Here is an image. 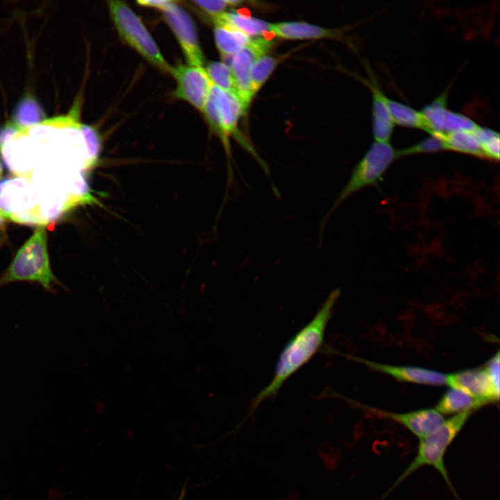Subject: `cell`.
Instances as JSON below:
<instances>
[{"mask_svg": "<svg viewBox=\"0 0 500 500\" xmlns=\"http://www.w3.org/2000/svg\"><path fill=\"white\" fill-rule=\"evenodd\" d=\"M340 290H333L312 319L301 328L283 347L277 360L273 378L253 399L249 413L265 399L274 397L286 381L305 365L322 348L327 325Z\"/></svg>", "mask_w": 500, "mask_h": 500, "instance_id": "obj_1", "label": "cell"}, {"mask_svg": "<svg viewBox=\"0 0 500 500\" xmlns=\"http://www.w3.org/2000/svg\"><path fill=\"white\" fill-rule=\"evenodd\" d=\"M472 411L456 414L443 422L432 433L420 439L417 454L412 461L383 495L388 496L403 480L423 466L434 467L442 476L457 500H460L453 488L444 465V455L450 444L465 426Z\"/></svg>", "mask_w": 500, "mask_h": 500, "instance_id": "obj_2", "label": "cell"}, {"mask_svg": "<svg viewBox=\"0 0 500 500\" xmlns=\"http://www.w3.org/2000/svg\"><path fill=\"white\" fill-rule=\"evenodd\" d=\"M47 241L44 226H39L0 276V286L15 281L37 282L46 290L54 293L55 285L60 284L50 267Z\"/></svg>", "mask_w": 500, "mask_h": 500, "instance_id": "obj_3", "label": "cell"}, {"mask_svg": "<svg viewBox=\"0 0 500 500\" xmlns=\"http://www.w3.org/2000/svg\"><path fill=\"white\" fill-rule=\"evenodd\" d=\"M108 7L119 37L152 65L171 74L172 66L139 16L122 1H109Z\"/></svg>", "mask_w": 500, "mask_h": 500, "instance_id": "obj_4", "label": "cell"}, {"mask_svg": "<svg viewBox=\"0 0 500 500\" xmlns=\"http://www.w3.org/2000/svg\"><path fill=\"white\" fill-rule=\"evenodd\" d=\"M397 157V151L389 142H374L355 166L347 184L335 199L330 211L322 219L319 227L320 234L323 232L328 217L335 210L358 190L365 186L377 183Z\"/></svg>", "mask_w": 500, "mask_h": 500, "instance_id": "obj_5", "label": "cell"}, {"mask_svg": "<svg viewBox=\"0 0 500 500\" xmlns=\"http://www.w3.org/2000/svg\"><path fill=\"white\" fill-rule=\"evenodd\" d=\"M244 110L239 98L212 83L202 112L210 128L221 138L226 148L228 138L236 134L240 116Z\"/></svg>", "mask_w": 500, "mask_h": 500, "instance_id": "obj_6", "label": "cell"}, {"mask_svg": "<svg viewBox=\"0 0 500 500\" xmlns=\"http://www.w3.org/2000/svg\"><path fill=\"white\" fill-rule=\"evenodd\" d=\"M161 12L182 49L187 64L203 67L204 56L190 15L175 1H170Z\"/></svg>", "mask_w": 500, "mask_h": 500, "instance_id": "obj_7", "label": "cell"}, {"mask_svg": "<svg viewBox=\"0 0 500 500\" xmlns=\"http://www.w3.org/2000/svg\"><path fill=\"white\" fill-rule=\"evenodd\" d=\"M176 81L174 95L203 111L212 85L203 67L178 64L172 67Z\"/></svg>", "mask_w": 500, "mask_h": 500, "instance_id": "obj_8", "label": "cell"}, {"mask_svg": "<svg viewBox=\"0 0 500 500\" xmlns=\"http://www.w3.org/2000/svg\"><path fill=\"white\" fill-rule=\"evenodd\" d=\"M272 45L273 42L266 38L251 39L248 44L231 57L229 67L235 81L236 95L244 110L253 97L250 85L251 68L253 62L265 55Z\"/></svg>", "mask_w": 500, "mask_h": 500, "instance_id": "obj_9", "label": "cell"}, {"mask_svg": "<svg viewBox=\"0 0 500 500\" xmlns=\"http://www.w3.org/2000/svg\"><path fill=\"white\" fill-rule=\"evenodd\" d=\"M447 385L481 401L485 406L499 399V387L494 383L483 367L447 374Z\"/></svg>", "mask_w": 500, "mask_h": 500, "instance_id": "obj_10", "label": "cell"}, {"mask_svg": "<svg viewBox=\"0 0 500 500\" xmlns=\"http://www.w3.org/2000/svg\"><path fill=\"white\" fill-rule=\"evenodd\" d=\"M37 194L26 178L0 181V212L6 218L30 211L36 213Z\"/></svg>", "mask_w": 500, "mask_h": 500, "instance_id": "obj_11", "label": "cell"}, {"mask_svg": "<svg viewBox=\"0 0 500 500\" xmlns=\"http://www.w3.org/2000/svg\"><path fill=\"white\" fill-rule=\"evenodd\" d=\"M349 358L401 382L433 386L447 385V375L434 369L415 366L392 365L353 356Z\"/></svg>", "mask_w": 500, "mask_h": 500, "instance_id": "obj_12", "label": "cell"}, {"mask_svg": "<svg viewBox=\"0 0 500 500\" xmlns=\"http://www.w3.org/2000/svg\"><path fill=\"white\" fill-rule=\"evenodd\" d=\"M369 410L379 417L401 424L419 440L432 433L444 421L442 415L435 408L406 412H391L372 408Z\"/></svg>", "mask_w": 500, "mask_h": 500, "instance_id": "obj_13", "label": "cell"}, {"mask_svg": "<svg viewBox=\"0 0 500 500\" xmlns=\"http://www.w3.org/2000/svg\"><path fill=\"white\" fill-rule=\"evenodd\" d=\"M269 32L278 38L288 40L335 38L338 35L334 30L301 22L270 24Z\"/></svg>", "mask_w": 500, "mask_h": 500, "instance_id": "obj_14", "label": "cell"}, {"mask_svg": "<svg viewBox=\"0 0 500 500\" xmlns=\"http://www.w3.org/2000/svg\"><path fill=\"white\" fill-rule=\"evenodd\" d=\"M372 132L376 142H389L394 130V122L385 101V95L372 84Z\"/></svg>", "mask_w": 500, "mask_h": 500, "instance_id": "obj_15", "label": "cell"}, {"mask_svg": "<svg viewBox=\"0 0 500 500\" xmlns=\"http://www.w3.org/2000/svg\"><path fill=\"white\" fill-rule=\"evenodd\" d=\"M485 406L481 401L456 388H450L438 401L435 409L442 415L474 411Z\"/></svg>", "mask_w": 500, "mask_h": 500, "instance_id": "obj_16", "label": "cell"}, {"mask_svg": "<svg viewBox=\"0 0 500 500\" xmlns=\"http://www.w3.org/2000/svg\"><path fill=\"white\" fill-rule=\"evenodd\" d=\"M214 38L224 58L232 57L251 40V37L229 26L215 23Z\"/></svg>", "mask_w": 500, "mask_h": 500, "instance_id": "obj_17", "label": "cell"}, {"mask_svg": "<svg viewBox=\"0 0 500 500\" xmlns=\"http://www.w3.org/2000/svg\"><path fill=\"white\" fill-rule=\"evenodd\" d=\"M213 22L229 26L249 37L269 32L270 24L235 11L225 12Z\"/></svg>", "mask_w": 500, "mask_h": 500, "instance_id": "obj_18", "label": "cell"}, {"mask_svg": "<svg viewBox=\"0 0 500 500\" xmlns=\"http://www.w3.org/2000/svg\"><path fill=\"white\" fill-rule=\"evenodd\" d=\"M45 117L38 101L31 96H26L14 110L12 123L19 129H26L42 123Z\"/></svg>", "mask_w": 500, "mask_h": 500, "instance_id": "obj_19", "label": "cell"}, {"mask_svg": "<svg viewBox=\"0 0 500 500\" xmlns=\"http://www.w3.org/2000/svg\"><path fill=\"white\" fill-rule=\"evenodd\" d=\"M436 134L442 138L445 150L484 158L481 146L472 132L455 131Z\"/></svg>", "mask_w": 500, "mask_h": 500, "instance_id": "obj_20", "label": "cell"}, {"mask_svg": "<svg viewBox=\"0 0 500 500\" xmlns=\"http://www.w3.org/2000/svg\"><path fill=\"white\" fill-rule=\"evenodd\" d=\"M385 101L394 124L409 128H420L427 131L426 125L422 113L409 106L390 99Z\"/></svg>", "mask_w": 500, "mask_h": 500, "instance_id": "obj_21", "label": "cell"}, {"mask_svg": "<svg viewBox=\"0 0 500 500\" xmlns=\"http://www.w3.org/2000/svg\"><path fill=\"white\" fill-rule=\"evenodd\" d=\"M277 64L276 58L266 54L253 62L250 70V85L253 96L265 83Z\"/></svg>", "mask_w": 500, "mask_h": 500, "instance_id": "obj_22", "label": "cell"}, {"mask_svg": "<svg viewBox=\"0 0 500 500\" xmlns=\"http://www.w3.org/2000/svg\"><path fill=\"white\" fill-rule=\"evenodd\" d=\"M204 68L214 85L224 91L236 95L233 76L230 67L227 64L224 62L212 61L209 62Z\"/></svg>", "mask_w": 500, "mask_h": 500, "instance_id": "obj_23", "label": "cell"}, {"mask_svg": "<svg viewBox=\"0 0 500 500\" xmlns=\"http://www.w3.org/2000/svg\"><path fill=\"white\" fill-rule=\"evenodd\" d=\"M478 126L469 117L447 108L443 115L440 133L455 131L473 132Z\"/></svg>", "mask_w": 500, "mask_h": 500, "instance_id": "obj_24", "label": "cell"}, {"mask_svg": "<svg viewBox=\"0 0 500 500\" xmlns=\"http://www.w3.org/2000/svg\"><path fill=\"white\" fill-rule=\"evenodd\" d=\"M81 130L85 144L90 168L98 161L101 152V139L97 131L90 125L81 124Z\"/></svg>", "mask_w": 500, "mask_h": 500, "instance_id": "obj_25", "label": "cell"}, {"mask_svg": "<svg viewBox=\"0 0 500 500\" xmlns=\"http://www.w3.org/2000/svg\"><path fill=\"white\" fill-rule=\"evenodd\" d=\"M444 149L442 138L436 133L431 134L418 143L401 151H397V156H408L417 153H433Z\"/></svg>", "mask_w": 500, "mask_h": 500, "instance_id": "obj_26", "label": "cell"}, {"mask_svg": "<svg viewBox=\"0 0 500 500\" xmlns=\"http://www.w3.org/2000/svg\"><path fill=\"white\" fill-rule=\"evenodd\" d=\"M195 6L206 12L213 20L220 17L228 6L227 0L192 1Z\"/></svg>", "mask_w": 500, "mask_h": 500, "instance_id": "obj_27", "label": "cell"}, {"mask_svg": "<svg viewBox=\"0 0 500 500\" xmlns=\"http://www.w3.org/2000/svg\"><path fill=\"white\" fill-rule=\"evenodd\" d=\"M499 352L497 351L484 365V369L494 383L499 387Z\"/></svg>", "mask_w": 500, "mask_h": 500, "instance_id": "obj_28", "label": "cell"}, {"mask_svg": "<svg viewBox=\"0 0 500 500\" xmlns=\"http://www.w3.org/2000/svg\"><path fill=\"white\" fill-rule=\"evenodd\" d=\"M499 135L481 144L484 158L499 160Z\"/></svg>", "mask_w": 500, "mask_h": 500, "instance_id": "obj_29", "label": "cell"}, {"mask_svg": "<svg viewBox=\"0 0 500 500\" xmlns=\"http://www.w3.org/2000/svg\"><path fill=\"white\" fill-rule=\"evenodd\" d=\"M20 129L12 122H8L0 127V149L8 142Z\"/></svg>", "mask_w": 500, "mask_h": 500, "instance_id": "obj_30", "label": "cell"}, {"mask_svg": "<svg viewBox=\"0 0 500 500\" xmlns=\"http://www.w3.org/2000/svg\"><path fill=\"white\" fill-rule=\"evenodd\" d=\"M170 0H143L138 1V3L142 6L149 7L162 10L169 3Z\"/></svg>", "mask_w": 500, "mask_h": 500, "instance_id": "obj_31", "label": "cell"}, {"mask_svg": "<svg viewBox=\"0 0 500 500\" xmlns=\"http://www.w3.org/2000/svg\"><path fill=\"white\" fill-rule=\"evenodd\" d=\"M6 218L0 212V230L1 231L6 230Z\"/></svg>", "mask_w": 500, "mask_h": 500, "instance_id": "obj_32", "label": "cell"}, {"mask_svg": "<svg viewBox=\"0 0 500 500\" xmlns=\"http://www.w3.org/2000/svg\"><path fill=\"white\" fill-rule=\"evenodd\" d=\"M3 166H2L1 162H0V178H1V177L2 176V175H3Z\"/></svg>", "mask_w": 500, "mask_h": 500, "instance_id": "obj_33", "label": "cell"}]
</instances>
